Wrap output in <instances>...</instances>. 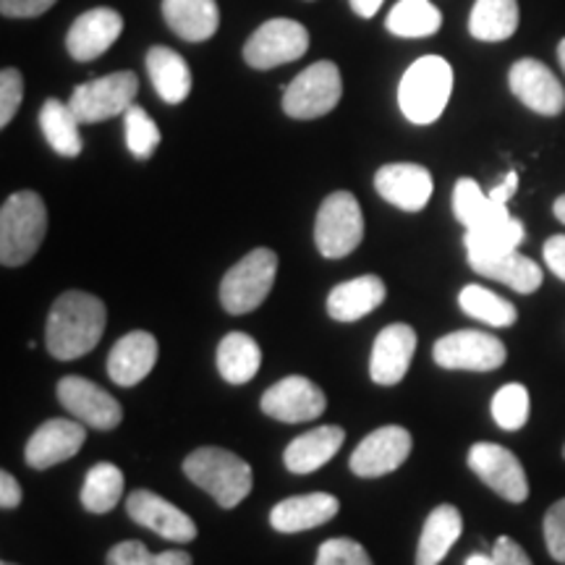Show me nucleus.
<instances>
[{
	"mask_svg": "<svg viewBox=\"0 0 565 565\" xmlns=\"http://www.w3.org/2000/svg\"><path fill=\"white\" fill-rule=\"evenodd\" d=\"M387 288L377 275H362L335 286L328 296V315L338 322H356L385 301Z\"/></svg>",
	"mask_w": 565,
	"mask_h": 565,
	"instance_id": "nucleus-24",
	"label": "nucleus"
},
{
	"mask_svg": "<svg viewBox=\"0 0 565 565\" xmlns=\"http://www.w3.org/2000/svg\"><path fill=\"white\" fill-rule=\"evenodd\" d=\"M124 126H126V145H129V152L137 160L152 158V152L158 150L160 145V129L158 124L147 116L145 108L139 105H131L129 110L124 113Z\"/></svg>",
	"mask_w": 565,
	"mask_h": 565,
	"instance_id": "nucleus-36",
	"label": "nucleus"
},
{
	"mask_svg": "<svg viewBox=\"0 0 565 565\" xmlns=\"http://www.w3.org/2000/svg\"><path fill=\"white\" fill-rule=\"evenodd\" d=\"M278 275V254L254 249L225 273L221 282V303L228 315H249L270 296Z\"/></svg>",
	"mask_w": 565,
	"mask_h": 565,
	"instance_id": "nucleus-5",
	"label": "nucleus"
},
{
	"mask_svg": "<svg viewBox=\"0 0 565 565\" xmlns=\"http://www.w3.org/2000/svg\"><path fill=\"white\" fill-rule=\"evenodd\" d=\"M492 565H532L526 550L511 536H498L492 547Z\"/></svg>",
	"mask_w": 565,
	"mask_h": 565,
	"instance_id": "nucleus-41",
	"label": "nucleus"
},
{
	"mask_svg": "<svg viewBox=\"0 0 565 565\" xmlns=\"http://www.w3.org/2000/svg\"><path fill=\"white\" fill-rule=\"evenodd\" d=\"M557 61H561V66L565 71V38H563L561 45H557Z\"/></svg>",
	"mask_w": 565,
	"mask_h": 565,
	"instance_id": "nucleus-48",
	"label": "nucleus"
},
{
	"mask_svg": "<svg viewBox=\"0 0 565 565\" xmlns=\"http://www.w3.org/2000/svg\"><path fill=\"white\" fill-rule=\"evenodd\" d=\"M47 233V210L40 194L17 192L0 210V263L19 267L38 254Z\"/></svg>",
	"mask_w": 565,
	"mask_h": 565,
	"instance_id": "nucleus-4",
	"label": "nucleus"
},
{
	"mask_svg": "<svg viewBox=\"0 0 565 565\" xmlns=\"http://www.w3.org/2000/svg\"><path fill=\"white\" fill-rule=\"evenodd\" d=\"M341 95V71L333 61H317L288 84L286 95H282V110L299 121H312V118L328 116L330 110H335Z\"/></svg>",
	"mask_w": 565,
	"mask_h": 565,
	"instance_id": "nucleus-6",
	"label": "nucleus"
},
{
	"mask_svg": "<svg viewBox=\"0 0 565 565\" xmlns=\"http://www.w3.org/2000/svg\"><path fill=\"white\" fill-rule=\"evenodd\" d=\"M387 32L395 38H433L443 26V13L429 0H398L387 13Z\"/></svg>",
	"mask_w": 565,
	"mask_h": 565,
	"instance_id": "nucleus-32",
	"label": "nucleus"
},
{
	"mask_svg": "<svg viewBox=\"0 0 565 565\" xmlns=\"http://www.w3.org/2000/svg\"><path fill=\"white\" fill-rule=\"evenodd\" d=\"M341 503L335 494L328 492H312V494H296L278 503L270 511V526L280 534H296L309 532V529L328 524L333 521Z\"/></svg>",
	"mask_w": 565,
	"mask_h": 565,
	"instance_id": "nucleus-22",
	"label": "nucleus"
},
{
	"mask_svg": "<svg viewBox=\"0 0 565 565\" xmlns=\"http://www.w3.org/2000/svg\"><path fill=\"white\" fill-rule=\"evenodd\" d=\"M463 532V519L456 505H437L424 521L416 565H440Z\"/></svg>",
	"mask_w": 565,
	"mask_h": 565,
	"instance_id": "nucleus-26",
	"label": "nucleus"
},
{
	"mask_svg": "<svg viewBox=\"0 0 565 565\" xmlns=\"http://www.w3.org/2000/svg\"><path fill=\"white\" fill-rule=\"evenodd\" d=\"M349 3H351V9H353V13H356V17L372 19L374 13L380 11V6H383V0H349Z\"/></svg>",
	"mask_w": 565,
	"mask_h": 565,
	"instance_id": "nucleus-45",
	"label": "nucleus"
},
{
	"mask_svg": "<svg viewBox=\"0 0 565 565\" xmlns=\"http://www.w3.org/2000/svg\"><path fill=\"white\" fill-rule=\"evenodd\" d=\"M124 494V475L116 463H95L82 487V505L89 513H108Z\"/></svg>",
	"mask_w": 565,
	"mask_h": 565,
	"instance_id": "nucleus-33",
	"label": "nucleus"
},
{
	"mask_svg": "<svg viewBox=\"0 0 565 565\" xmlns=\"http://www.w3.org/2000/svg\"><path fill=\"white\" fill-rule=\"evenodd\" d=\"M364 217L356 196L351 192H335L320 204L315 223V244L322 257L341 259L362 244Z\"/></svg>",
	"mask_w": 565,
	"mask_h": 565,
	"instance_id": "nucleus-7",
	"label": "nucleus"
},
{
	"mask_svg": "<svg viewBox=\"0 0 565 565\" xmlns=\"http://www.w3.org/2000/svg\"><path fill=\"white\" fill-rule=\"evenodd\" d=\"M79 118L71 110V105L61 100H47L40 110V129L45 134L47 145L63 158H76L82 152V137H79Z\"/></svg>",
	"mask_w": 565,
	"mask_h": 565,
	"instance_id": "nucleus-31",
	"label": "nucleus"
},
{
	"mask_svg": "<svg viewBox=\"0 0 565 565\" xmlns=\"http://www.w3.org/2000/svg\"><path fill=\"white\" fill-rule=\"evenodd\" d=\"M454 92V68L440 55H424L408 66L398 87V105L416 126L435 124Z\"/></svg>",
	"mask_w": 565,
	"mask_h": 565,
	"instance_id": "nucleus-3",
	"label": "nucleus"
},
{
	"mask_svg": "<svg viewBox=\"0 0 565 565\" xmlns=\"http://www.w3.org/2000/svg\"><path fill=\"white\" fill-rule=\"evenodd\" d=\"M108 312L97 296L84 291H66L55 299L47 317L45 341L53 359L71 362L89 353L100 343Z\"/></svg>",
	"mask_w": 565,
	"mask_h": 565,
	"instance_id": "nucleus-1",
	"label": "nucleus"
},
{
	"mask_svg": "<svg viewBox=\"0 0 565 565\" xmlns=\"http://www.w3.org/2000/svg\"><path fill=\"white\" fill-rule=\"evenodd\" d=\"M563 458H565V445H563Z\"/></svg>",
	"mask_w": 565,
	"mask_h": 565,
	"instance_id": "nucleus-50",
	"label": "nucleus"
},
{
	"mask_svg": "<svg viewBox=\"0 0 565 565\" xmlns=\"http://www.w3.org/2000/svg\"><path fill=\"white\" fill-rule=\"evenodd\" d=\"M492 416L500 429L505 433H515L529 419V391L524 385L511 383L503 385L492 398Z\"/></svg>",
	"mask_w": 565,
	"mask_h": 565,
	"instance_id": "nucleus-35",
	"label": "nucleus"
},
{
	"mask_svg": "<svg viewBox=\"0 0 565 565\" xmlns=\"http://www.w3.org/2000/svg\"><path fill=\"white\" fill-rule=\"evenodd\" d=\"M21 503V487L17 482V477L11 471H3L0 475V508L3 511H11V508H19Z\"/></svg>",
	"mask_w": 565,
	"mask_h": 565,
	"instance_id": "nucleus-44",
	"label": "nucleus"
},
{
	"mask_svg": "<svg viewBox=\"0 0 565 565\" xmlns=\"http://www.w3.org/2000/svg\"><path fill=\"white\" fill-rule=\"evenodd\" d=\"M0 565H17V563H9V561H3Z\"/></svg>",
	"mask_w": 565,
	"mask_h": 565,
	"instance_id": "nucleus-49",
	"label": "nucleus"
},
{
	"mask_svg": "<svg viewBox=\"0 0 565 565\" xmlns=\"http://www.w3.org/2000/svg\"><path fill=\"white\" fill-rule=\"evenodd\" d=\"M121 13L113 9H92L87 13H82V17L71 24L66 47L71 58L79 63H89L100 58L103 53H108L113 42L121 38Z\"/></svg>",
	"mask_w": 565,
	"mask_h": 565,
	"instance_id": "nucleus-19",
	"label": "nucleus"
},
{
	"mask_svg": "<svg viewBox=\"0 0 565 565\" xmlns=\"http://www.w3.org/2000/svg\"><path fill=\"white\" fill-rule=\"evenodd\" d=\"M553 212H555L557 221L565 223V194H563V196H557L555 204H553Z\"/></svg>",
	"mask_w": 565,
	"mask_h": 565,
	"instance_id": "nucleus-47",
	"label": "nucleus"
},
{
	"mask_svg": "<svg viewBox=\"0 0 565 565\" xmlns=\"http://www.w3.org/2000/svg\"><path fill=\"white\" fill-rule=\"evenodd\" d=\"M259 406H263V412L270 416V419L299 424L322 416L324 408H328V398H324V393L312 383V380L294 374V377L275 383L270 391L263 395Z\"/></svg>",
	"mask_w": 565,
	"mask_h": 565,
	"instance_id": "nucleus-14",
	"label": "nucleus"
},
{
	"mask_svg": "<svg viewBox=\"0 0 565 565\" xmlns=\"http://www.w3.org/2000/svg\"><path fill=\"white\" fill-rule=\"evenodd\" d=\"M309 51L307 26L294 19H270L246 40L244 61L252 68L267 71L282 63L299 61Z\"/></svg>",
	"mask_w": 565,
	"mask_h": 565,
	"instance_id": "nucleus-9",
	"label": "nucleus"
},
{
	"mask_svg": "<svg viewBox=\"0 0 565 565\" xmlns=\"http://www.w3.org/2000/svg\"><path fill=\"white\" fill-rule=\"evenodd\" d=\"M108 565H192V555L183 550L152 555L139 540H126L110 550Z\"/></svg>",
	"mask_w": 565,
	"mask_h": 565,
	"instance_id": "nucleus-37",
	"label": "nucleus"
},
{
	"mask_svg": "<svg viewBox=\"0 0 565 565\" xmlns=\"http://www.w3.org/2000/svg\"><path fill=\"white\" fill-rule=\"evenodd\" d=\"M511 92L540 116H561L565 108V89L555 79V74L545 63L536 58H521L511 66L508 74Z\"/></svg>",
	"mask_w": 565,
	"mask_h": 565,
	"instance_id": "nucleus-15",
	"label": "nucleus"
},
{
	"mask_svg": "<svg viewBox=\"0 0 565 565\" xmlns=\"http://www.w3.org/2000/svg\"><path fill=\"white\" fill-rule=\"evenodd\" d=\"M416 351V333L404 322L387 324L377 335L370 359V374L377 385H398L406 377Z\"/></svg>",
	"mask_w": 565,
	"mask_h": 565,
	"instance_id": "nucleus-20",
	"label": "nucleus"
},
{
	"mask_svg": "<svg viewBox=\"0 0 565 565\" xmlns=\"http://www.w3.org/2000/svg\"><path fill=\"white\" fill-rule=\"evenodd\" d=\"M183 475L210 494L217 505L231 511L252 492V466L223 448H200L186 456Z\"/></svg>",
	"mask_w": 565,
	"mask_h": 565,
	"instance_id": "nucleus-2",
	"label": "nucleus"
},
{
	"mask_svg": "<svg viewBox=\"0 0 565 565\" xmlns=\"http://www.w3.org/2000/svg\"><path fill=\"white\" fill-rule=\"evenodd\" d=\"M469 466L492 492H498L508 503H524L529 498V479L524 466L503 445H471Z\"/></svg>",
	"mask_w": 565,
	"mask_h": 565,
	"instance_id": "nucleus-11",
	"label": "nucleus"
},
{
	"mask_svg": "<svg viewBox=\"0 0 565 565\" xmlns=\"http://www.w3.org/2000/svg\"><path fill=\"white\" fill-rule=\"evenodd\" d=\"M435 364L443 370H466V372H492L500 370L508 351L503 341L482 330H456L443 335L433 349Z\"/></svg>",
	"mask_w": 565,
	"mask_h": 565,
	"instance_id": "nucleus-10",
	"label": "nucleus"
},
{
	"mask_svg": "<svg viewBox=\"0 0 565 565\" xmlns=\"http://www.w3.org/2000/svg\"><path fill=\"white\" fill-rule=\"evenodd\" d=\"M545 545L553 561L565 563V498L545 513Z\"/></svg>",
	"mask_w": 565,
	"mask_h": 565,
	"instance_id": "nucleus-40",
	"label": "nucleus"
},
{
	"mask_svg": "<svg viewBox=\"0 0 565 565\" xmlns=\"http://www.w3.org/2000/svg\"><path fill=\"white\" fill-rule=\"evenodd\" d=\"M463 565H492V555H482V553L469 555V557H466Z\"/></svg>",
	"mask_w": 565,
	"mask_h": 565,
	"instance_id": "nucleus-46",
	"label": "nucleus"
},
{
	"mask_svg": "<svg viewBox=\"0 0 565 565\" xmlns=\"http://www.w3.org/2000/svg\"><path fill=\"white\" fill-rule=\"evenodd\" d=\"M542 254H545V263H547L550 270H553L561 280H565V236H563V233H557V236H550L545 242V249H542Z\"/></svg>",
	"mask_w": 565,
	"mask_h": 565,
	"instance_id": "nucleus-43",
	"label": "nucleus"
},
{
	"mask_svg": "<svg viewBox=\"0 0 565 565\" xmlns=\"http://www.w3.org/2000/svg\"><path fill=\"white\" fill-rule=\"evenodd\" d=\"M519 30V0H477L469 17L471 38L503 42Z\"/></svg>",
	"mask_w": 565,
	"mask_h": 565,
	"instance_id": "nucleus-30",
	"label": "nucleus"
},
{
	"mask_svg": "<svg viewBox=\"0 0 565 565\" xmlns=\"http://www.w3.org/2000/svg\"><path fill=\"white\" fill-rule=\"evenodd\" d=\"M263 364V351L257 341L246 333H228L217 345V370L231 385L249 383Z\"/></svg>",
	"mask_w": 565,
	"mask_h": 565,
	"instance_id": "nucleus-29",
	"label": "nucleus"
},
{
	"mask_svg": "<svg viewBox=\"0 0 565 565\" xmlns=\"http://www.w3.org/2000/svg\"><path fill=\"white\" fill-rule=\"evenodd\" d=\"M315 565H372V557L359 542L349 536H335V540L322 542Z\"/></svg>",
	"mask_w": 565,
	"mask_h": 565,
	"instance_id": "nucleus-38",
	"label": "nucleus"
},
{
	"mask_svg": "<svg viewBox=\"0 0 565 565\" xmlns=\"http://www.w3.org/2000/svg\"><path fill=\"white\" fill-rule=\"evenodd\" d=\"M139 79L134 71H116L87 84H79L71 95V110L82 124H100L126 113L137 100Z\"/></svg>",
	"mask_w": 565,
	"mask_h": 565,
	"instance_id": "nucleus-8",
	"label": "nucleus"
},
{
	"mask_svg": "<svg viewBox=\"0 0 565 565\" xmlns=\"http://www.w3.org/2000/svg\"><path fill=\"white\" fill-rule=\"evenodd\" d=\"M24 100V76L17 68H3L0 74V126H9Z\"/></svg>",
	"mask_w": 565,
	"mask_h": 565,
	"instance_id": "nucleus-39",
	"label": "nucleus"
},
{
	"mask_svg": "<svg viewBox=\"0 0 565 565\" xmlns=\"http://www.w3.org/2000/svg\"><path fill=\"white\" fill-rule=\"evenodd\" d=\"M147 71H150L154 92H158L162 103L179 105L192 92V71H189L186 61L171 51V47H150V53H147Z\"/></svg>",
	"mask_w": 565,
	"mask_h": 565,
	"instance_id": "nucleus-28",
	"label": "nucleus"
},
{
	"mask_svg": "<svg viewBox=\"0 0 565 565\" xmlns=\"http://www.w3.org/2000/svg\"><path fill=\"white\" fill-rule=\"evenodd\" d=\"M53 6L55 0H0V13L9 19H32Z\"/></svg>",
	"mask_w": 565,
	"mask_h": 565,
	"instance_id": "nucleus-42",
	"label": "nucleus"
},
{
	"mask_svg": "<svg viewBox=\"0 0 565 565\" xmlns=\"http://www.w3.org/2000/svg\"><path fill=\"white\" fill-rule=\"evenodd\" d=\"M345 440V433L341 427H317L312 433L296 437L286 448V469L294 475H312L333 458Z\"/></svg>",
	"mask_w": 565,
	"mask_h": 565,
	"instance_id": "nucleus-25",
	"label": "nucleus"
},
{
	"mask_svg": "<svg viewBox=\"0 0 565 565\" xmlns=\"http://www.w3.org/2000/svg\"><path fill=\"white\" fill-rule=\"evenodd\" d=\"M126 511L139 526L150 529L162 540L179 542V545H186L196 536V524L189 519L186 513L179 511L173 503H168L166 498L154 494L150 490H137L129 494L126 500Z\"/></svg>",
	"mask_w": 565,
	"mask_h": 565,
	"instance_id": "nucleus-17",
	"label": "nucleus"
},
{
	"mask_svg": "<svg viewBox=\"0 0 565 565\" xmlns=\"http://www.w3.org/2000/svg\"><path fill=\"white\" fill-rule=\"evenodd\" d=\"M374 189L391 202L393 207L404 212H419L435 192L433 173L416 162H391L374 173Z\"/></svg>",
	"mask_w": 565,
	"mask_h": 565,
	"instance_id": "nucleus-16",
	"label": "nucleus"
},
{
	"mask_svg": "<svg viewBox=\"0 0 565 565\" xmlns=\"http://www.w3.org/2000/svg\"><path fill=\"white\" fill-rule=\"evenodd\" d=\"M154 362H158V341H154V335L145 333V330H134V333H126L110 349L108 374L116 385L131 387L152 372Z\"/></svg>",
	"mask_w": 565,
	"mask_h": 565,
	"instance_id": "nucleus-23",
	"label": "nucleus"
},
{
	"mask_svg": "<svg viewBox=\"0 0 565 565\" xmlns=\"http://www.w3.org/2000/svg\"><path fill=\"white\" fill-rule=\"evenodd\" d=\"M412 445L414 440L408 429L387 424V427L374 429L372 435H366L364 440L356 445V450L351 454L349 466L356 477H364V479L385 477L398 469V466L412 456Z\"/></svg>",
	"mask_w": 565,
	"mask_h": 565,
	"instance_id": "nucleus-12",
	"label": "nucleus"
},
{
	"mask_svg": "<svg viewBox=\"0 0 565 565\" xmlns=\"http://www.w3.org/2000/svg\"><path fill=\"white\" fill-rule=\"evenodd\" d=\"M87 440L84 424L74 419H47L26 443L24 458L32 469H51L74 458Z\"/></svg>",
	"mask_w": 565,
	"mask_h": 565,
	"instance_id": "nucleus-18",
	"label": "nucleus"
},
{
	"mask_svg": "<svg viewBox=\"0 0 565 565\" xmlns=\"http://www.w3.org/2000/svg\"><path fill=\"white\" fill-rule=\"evenodd\" d=\"M471 270L505 282L508 288L519 294H534L542 286V270L532 257L521 254L519 249L511 252H469Z\"/></svg>",
	"mask_w": 565,
	"mask_h": 565,
	"instance_id": "nucleus-21",
	"label": "nucleus"
},
{
	"mask_svg": "<svg viewBox=\"0 0 565 565\" xmlns=\"http://www.w3.org/2000/svg\"><path fill=\"white\" fill-rule=\"evenodd\" d=\"M458 303H461L466 315L484 324H492V328H511L519 320V312H515L511 301L492 294L490 288L475 286V282L463 288L461 296H458Z\"/></svg>",
	"mask_w": 565,
	"mask_h": 565,
	"instance_id": "nucleus-34",
	"label": "nucleus"
},
{
	"mask_svg": "<svg viewBox=\"0 0 565 565\" xmlns=\"http://www.w3.org/2000/svg\"><path fill=\"white\" fill-rule=\"evenodd\" d=\"M168 26L186 42H204L217 32L221 11L215 0H162Z\"/></svg>",
	"mask_w": 565,
	"mask_h": 565,
	"instance_id": "nucleus-27",
	"label": "nucleus"
},
{
	"mask_svg": "<svg viewBox=\"0 0 565 565\" xmlns=\"http://www.w3.org/2000/svg\"><path fill=\"white\" fill-rule=\"evenodd\" d=\"M58 401L66 412L79 419L82 424H89L95 429H116L124 419V408L108 391L100 385L89 383L84 377H63L58 383Z\"/></svg>",
	"mask_w": 565,
	"mask_h": 565,
	"instance_id": "nucleus-13",
	"label": "nucleus"
}]
</instances>
